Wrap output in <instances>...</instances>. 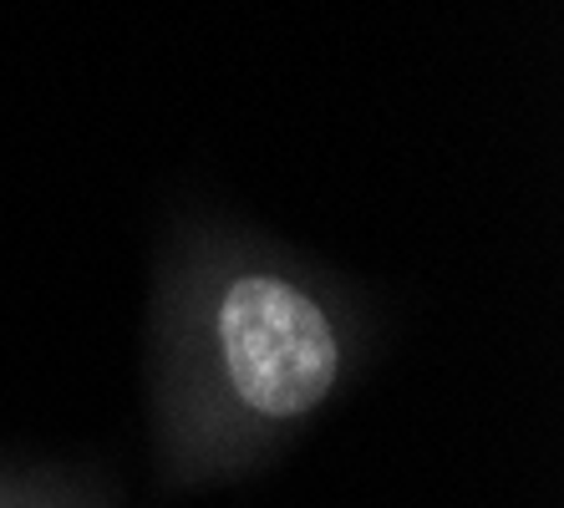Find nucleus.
<instances>
[{"label": "nucleus", "mask_w": 564, "mask_h": 508, "mask_svg": "<svg viewBox=\"0 0 564 508\" xmlns=\"http://www.w3.org/2000/svg\"><path fill=\"white\" fill-rule=\"evenodd\" d=\"M346 377L341 315L295 270L250 249L188 264L169 341V447L184 473L250 463Z\"/></svg>", "instance_id": "obj_1"}, {"label": "nucleus", "mask_w": 564, "mask_h": 508, "mask_svg": "<svg viewBox=\"0 0 564 508\" xmlns=\"http://www.w3.org/2000/svg\"><path fill=\"white\" fill-rule=\"evenodd\" d=\"M0 508H93L82 494L41 488V483H0Z\"/></svg>", "instance_id": "obj_2"}]
</instances>
